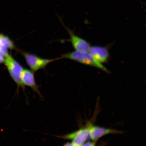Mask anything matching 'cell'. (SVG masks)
Segmentation results:
<instances>
[{"instance_id": "cell-1", "label": "cell", "mask_w": 146, "mask_h": 146, "mask_svg": "<svg viewBox=\"0 0 146 146\" xmlns=\"http://www.w3.org/2000/svg\"><path fill=\"white\" fill-rule=\"evenodd\" d=\"M67 59L90 66L99 69L108 74L110 73L109 70L102 64L97 61L93 56L88 52L76 51L62 55L60 59Z\"/></svg>"}, {"instance_id": "cell-2", "label": "cell", "mask_w": 146, "mask_h": 146, "mask_svg": "<svg viewBox=\"0 0 146 146\" xmlns=\"http://www.w3.org/2000/svg\"><path fill=\"white\" fill-rule=\"evenodd\" d=\"M4 62L11 77L17 84L18 88H21L25 92V86L21 79L24 69L23 66L10 55L5 58Z\"/></svg>"}, {"instance_id": "cell-3", "label": "cell", "mask_w": 146, "mask_h": 146, "mask_svg": "<svg viewBox=\"0 0 146 146\" xmlns=\"http://www.w3.org/2000/svg\"><path fill=\"white\" fill-rule=\"evenodd\" d=\"M21 53L25 58V61L32 71L34 72L45 68L49 63L60 58L54 59H43L33 54L21 51Z\"/></svg>"}, {"instance_id": "cell-4", "label": "cell", "mask_w": 146, "mask_h": 146, "mask_svg": "<svg viewBox=\"0 0 146 146\" xmlns=\"http://www.w3.org/2000/svg\"><path fill=\"white\" fill-rule=\"evenodd\" d=\"M89 136L88 127L82 128L71 134L62 136L64 139L70 140L75 146H82Z\"/></svg>"}, {"instance_id": "cell-5", "label": "cell", "mask_w": 146, "mask_h": 146, "mask_svg": "<svg viewBox=\"0 0 146 146\" xmlns=\"http://www.w3.org/2000/svg\"><path fill=\"white\" fill-rule=\"evenodd\" d=\"M88 127L89 129V136L91 139L94 142L106 135L121 133L120 131L115 129L105 128L92 125H89Z\"/></svg>"}, {"instance_id": "cell-6", "label": "cell", "mask_w": 146, "mask_h": 146, "mask_svg": "<svg viewBox=\"0 0 146 146\" xmlns=\"http://www.w3.org/2000/svg\"><path fill=\"white\" fill-rule=\"evenodd\" d=\"M70 36V41L76 51L88 52L91 47L90 43L74 34L73 31L65 27Z\"/></svg>"}, {"instance_id": "cell-7", "label": "cell", "mask_w": 146, "mask_h": 146, "mask_svg": "<svg viewBox=\"0 0 146 146\" xmlns=\"http://www.w3.org/2000/svg\"><path fill=\"white\" fill-rule=\"evenodd\" d=\"M88 52L93 58L100 64L107 62L109 57L108 49L105 47L100 46H91Z\"/></svg>"}, {"instance_id": "cell-8", "label": "cell", "mask_w": 146, "mask_h": 146, "mask_svg": "<svg viewBox=\"0 0 146 146\" xmlns=\"http://www.w3.org/2000/svg\"><path fill=\"white\" fill-rule=\"evenodd\" d=\"M32 71L28 69H23L21 75V79L25 86H27L31 88L33 90L37 93L42 98V96L38 88V87L36 83L34 77V73Z\"/></svg>"}, {"instance_id": "cell-9", "label": "cell", "mask_w": 146, "mask_h": 146, "mask_svg": "<svg viewBox=\"0 0 146 146\" xmlns=\"http://www.w3.org/2000/svg\"><path fill=\"white\" fill-rule=\"evenodd\" d=\"M0 42L1 44L7 49H13L15 48L14 43L8 36L0 34Z\"/></svg>"}, {"instance_id": "cell-10", "label": "cell", "mask_w": 146, "mask_h": 146, "mask_svg": "<svg viewBox=\"0 0 146 146\" xmlns=\"http://www.w3.org/2000/svg\"><path fill=\"white\" fill-rule=\"evenodd\" d=\"M0 53L5 58L9 55L7 48L3 46H0Z\"/></svg>"}, {"instance_id": "cell-11", "label": "cell", "mask_w": 146, "mask_h": 146, "mask_svg": "<svg viewBox=\"0 0 146 146\" xmlns=\"http://www.w3.org/2000/svg\"><path fill=\"white\" fill-rule=\"evenodd\" d=\"M82 146H96L94 142H88L84 144Z\"/></svg>"}, {"instance_id": "cell-12", "label": "cell", "mask_w": 146, "mask_h": 146, "mask_svg": "<svg viewBox=\"0 0 146 146\" xmlns=\"http://www.w3.org/2000/svg\"><path fill=\"white\" fill-rule=\"evenodd\" d=\"M5 60L4 56L0 53V63L4 62Z\"/></svg>"}, {"instance_id": "cell-13", "label": "cell", "mask_w": 146, "mask_h": 146, "mask_svg": "<svg viewBox=\"0 0 146 146\" xmlns=\"http://www.w3.org/2000/svg\"><path fill=\"white\" fill-rule=\"evenodd\" d=\"M64 146H75L73 144L70 143H68L66 144Z\"/></svg>"}, {"instance_id": "cell-14", "label": "cell", "mask_w": 146, "mask_h": 146, "mask_svg": "<svg viewBox=\"0 0 146 146\" xmlns=\"http://www.w3.org/2000/svg\"><path fill=\"white\" fill-rule=\"evenodd\" d=\"M1 42H0V46H1Z\"/></svg>"}]
</instances>
